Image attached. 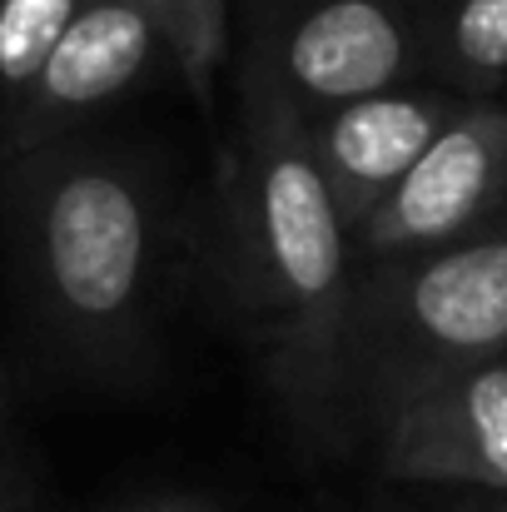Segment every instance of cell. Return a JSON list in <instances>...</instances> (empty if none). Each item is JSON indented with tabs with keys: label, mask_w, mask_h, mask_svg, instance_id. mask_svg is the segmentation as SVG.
<instances>
[{
	"label": "cell",
	"mask_w": 507,
	"mask_h": 512,
	"mask_svg": "<svg viewBox=\"0 0 507 512\" xmlns=\"http://www.w3.org/2000/svg\"><path fill=\"white\" fill-rule=\"evenodd\" d=\"M507 353V214L448 249L368 264L348 279L338 388L373 418L403 393Z\"/></svg>",
	"instance_id": "3"
},
{
	"label": "cell",
	"mask_w": 507,
	"mask_h": 512,
	"mask_svg": "<svg viewBox=\"0 0 507 512\" xmlns=\"http://www.w3.org/2000/svg\"><path fill=\"white\" fill-rule=\"evenodd\" d=\"M378 458L398 483L507 493V353L403 393L378 418Z\"/></svg>",
	"instance_id": "6"
},
{
	"label": "cell",
	"mask_w": 507,
	"mask_h": 512,
	"mask_svg": "<svg viewBox=\"0 0 507 512\" xmlns=\"http://www.w3.org/2000/svg\"><path fill=\"white\" fill-rule=\"evenodd\" d=\"M433 65L443 90L488 100L507 85V0H458L438 30Z\"/></svg>",
	"instance_id": "9"
},
{
	"label": "cell",
	"mask_w": 507,
	"mask_h": 512,
	"mask_svg": "<svg viewBox=\"0 0 507 512\" xmlns=\"http://www.w3.org/2000/svg\"><path fill=\"white\" fill-rule=\"evenodd\" d=\"M418 35L403 0H309L269 55V80L314 120L324 110L408 85Z\"/></svg>",
	"instance_id": "5"
},
{
	"label": "cell",
	"mask_w": 507,
	"mask_h": 512,
	"mask_svg": "<svg viewBox=\"0 0 507 512\" xmlns=\"http://www.w3.org/2000/svg\"><path fill=\"white\" fill-rule=\"evenodd\" d=\"M493 512H507V503H503V508H493Z\"/></svg>",
	"instance_id": "12"
},
{
	"label": "cell",
	"mask_w": 507,
	"mask_h": 512,
	"mask_svg": "<svg viewBox=\"0 0 507 512\" xmlns=\"http://www.w3.org/2000/svg\"><path fill=\"white\" fill-rule=\"evenodd\" d=\"M160 55H169L165 25L145 0H85L30 90L5 110L10 150L20 155L70 135L80 120L130 95Z\"/></svg>",
	"instance_id": "7"
},
{
	"label": "cell",
	"mask_w": 507,
	"mask_h": 512,
	"mask_svg": "<svg viewBox=\"0 0 507 512\" xmlns=\"http://www.w3.org/2000/svg\"><path fill=\"white\" fill-rule=\"evenodd\" d=\"M507 214V105L463 100L423 160L348 239L353 259L388 264L493 229Z\"/></svg>",
	"instance_id": "4"
},
{
	"label": "cell",
	"mask_w": 507,
	"mask_h": 512,
	"mask_svg": "<svg viewBox=\"0 0 507 512\" xmlns=\"http://www.w3.org/2000/svg\"><path fill=\"white\" fill-rule=\"evenodd\" d=\"M15 224L35 299L80 348H115L145 319L160 214L140 170L70 135L15 155Z\"/></svg>",
	"instance_id": "2"
},
{
	"label": "cell",
	"mask_w": 507,
	"mask_h": 512,
	"mask_svg": "<svg viewBox=\"0 0 507 512\" xmlns=\"http://www.w3.org/2000/svg\"><path fill=\"white\" fill-rule=\"evenodd\" d=\"M165 25L169 55L194 95V105L214 120V70L229 40V0H145Z\"/></svg>",
	"instance_id": "10"
},
{
	"label": "cell",
	"mask_w": 507,
	"mask_h": 512,
	"mask_svg": "<svg viewBox=\"0 0 507 512\" xmlns=\"http://www.w3.org/2000/svg\"><path fill=\"white\" fill-rule=\"evenodd\" d=\"M85 0H0V100L5 110L30 90Z\"/></svg>",
	"instance_id": "11"
},
{
	"label": "cell",
	"mask_w": 507,
	"mask_h": 512,
	"mask_svg": "<svg viewBox=\"0 0 507 512\" xmlns=\"http://www.w3.org/2000/svg\"><path fill=\"white\" fill-rule=\"evenodd\" d=\"M229 224L239 289L279 348L289 388L309 398L334 393L353 244L299 110L264 70H244V140Z\"/></svg>",
	"instance_id": "1"
},
{
	"label": "cell",
	"mask_w": 507,
	"mask_h": 512,
	"mask_svg": "<svg viewBox=\"0 0 507 512\" xmlns=\"http://www.w3.org/2000/svg\"><path fill=\"white\" fill-rule=\"evenodd\" d=\"M458 105L463 95L443 85H398L304 120L314 165L329 184V199L348 239L398 189V179L423 160V150L443 135Z\"/></svg>",
	"instance_id": "8"
}]
</instances>
